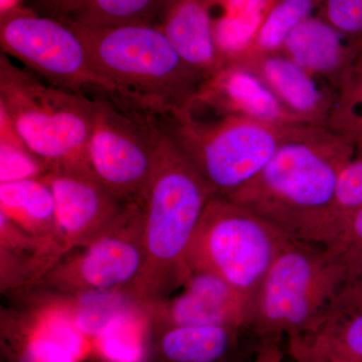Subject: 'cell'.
Here are the masks:
<instances>
[{"label":"cell","mask_w":362,"mask_h":362,"mask_svg":"<svg viewBox=\"0 0 362 362\" xmlns=\"http://www.w3.org/2000/svg\"><path fill=\"white\" fill-rule=\"evenodd\" d=\"M325 247L346 271L349 281L362 272V206L337 214Z\"/></svg>","instance_id":"obj_24"},{"label":"cell","mask_w":362,"mask_h":362,"mask_svg":"<svg viewBox=\"0 0 362 362\" xmlns=\"http://www.w3.org/2000/svg\"><path fill=\"white\" fill-rule=\"evenodd\" d=\"M211 0H168L156 25L190 68L213 80L223 68L214 40Z\"/></svg>","instance_id":"obj_16"},{"label":"cell","mask_w":362,"mask_h":362,"mask_svg":"<svg viewBox=\"0 0 362 362\" xmlns=\"http://www.w3.org/2000/svg\"><path fill=\"white\" fill-rule=\"evenodd\" d=\"M362 206V157H354L342 169L337 192V214Z\"/></svg>","instance_id":"obj_29"},{"label":"cell","mask_w":362,"mask_h":362,"mask_svg":"<svg viewBox=\"0 0 362 362\" xmlns=\"http://www.w3.org/2000/svg\"><path fill=\"white\" fill-rule=\"evenodd\" d=\"M144 258L141 209L131 202L108 230L64 254L40 283L66 296L128 293L139 278Z\"/></svg>","instance_id":"obj_10"},{"label":"cell","mask_w":362,"mask_h":362,"mask_svg":"<svg viewBox=\"0 0 362 362\" xmlns=\"http://www.w3.org/2000/svg\"><path fill=\"white\" fill-rule=\"evenodd\" d=\"M240 362H295L281 342L259 343L257 349Z\"/></svg>","instance_id":"obj_31"},{"label":"cell","mask_w":362,"mask_h":362,"mask_svg":"<svg viewBox=\"0 0 362 362\" xmlns=\"http://www.w3.org/2000/svg\"><path fill=\"white\" fill-rule=\"evenodd\" d=\"M328 128L346 138L356 149V157H362V104L335 102Z\"/></svg>","instance_id":"obj_28"},{"label":"cell","mask_w":362,"mask_h":362,"mask_svg":"<svg viewBox=\"0 0 362 362\" xmlns=\"http://www.w3.org/2000/svg\"><path fill=\"white\" fill-rule=\"evenodd\" d=\"M42 177L54 194L64 254L108 230L131 204L117 199L90 176L49 170Z\"/></svg>","instance_id":"obj_11"},{"label":"cell","mask_w":362,"mask_h":362,"mask_svg":"<svg viewBox=\"0 0 362 362\" xmlns=\"http://www.w3.org/2000/svg\"><path fill=\"white\" fill-rule=\"evenodd\" d=\"M350 281H351V282L356 283V284H358L362 287V272L358 276H357V277L352 279V280Z\"/></svg>","instance_id":"obj_32"},{"label":"cell","mask_w":362,"mask_h":362,"mask_svg":"<svg viewBox=\"0 0 362 362\" xmlns=\"http://www.w3.org/2000/svg\"><path fill=\"white\" fill-rule=\"evenodd\" d=\"M349 282L325 247L289 240L252 299L249 328L259 343L311 330Z\"/></svg>","instance_id":"obj_6"},{"label":"cell","mask_w":362,"mask_h":362,"mask_svg":"<svg viewBox=\"0 0 362 362\" xmlns=\"http://www.w3.org/2000/svg\"><path fill=\"white\" fill-rule=\"evenodd\" d=\"M337 102L362 104V52L354 62L347 80L338 90Z\"/></svg>","instance_id":"obj_30"},{"label":"cell","mask_w":362,"mask_h":362,"mask_svg":"<svg viewBox=\"0 0 362 362\" xmlns=\"http://www.w3.org/2000/svg\"><path fill=\"white\" fill-rule=\"evenodd\" d=\"M251 306V298L221 279L192 272L175 296L148 308L153 328L195 325L249 328Z\"/></svg>","instance_id":"obj_13"},{"label":"cell","mask_w":362,"mask_h":362,"mask_svg":"<svg viewBox=\"0 0 362 362\" xmlns=\"http://www.w3.org/2000/svg\"><path fill=\"white\" fill-rule=\"evenodd\" d=\"M66 300L78 329L90 341L99 337L111 322L138 306L127 292H88Z\"/></svg>","instance_id":"obj_22"},{"label":"cell","mask_w":362,"mask_h":362,"mask_svg":"<svg viewBox=\"0 0 362 362\" xmlns=\"http://www.w3.org/2000/svg\"><path fill=\"white\" fill-rule=\"evenodd\" d=\"M93 100L90 175L120 201L138 202L153 175L163 137L157 117L115 97Z\"/></svg>","instance_id":"obj_8"},{"label":"cell","mask_w":362,"mask_h":362,"mask_svg":"<svg viewBox=\"0 0 362 362\" xmlns=\"http://www.w3.org/2000/svg\"><path fill=\"white\" fill-rule=\"evenodd\" d=\"M0 108L21 141L49 170L92 177L88 152L94 100L49 84L1 54Z\"/></svg>","instance_id":"obj_4"},{"label":"cell","mask_w":362,"mask_h":362,"mask_svg":"<svg viewBox=\"0 0 362 362\" xmlns=\"http://www.w3.org/2000/svg\"><path fill=\"white\" fill-rule=\"evenodd\" d=\"M206 101L214 105L221 115L279 125L306 124L281 103L258 76L235 64H225L223 70L207 83L201 103Z\"/></svg>","instance_id":"obj_17"},{"label":"cell","mask_w":362,"mask_h":362,"mask_svg":"<svg viewBox=\"0 0 362 362\" xmlns=\"http://www.w3.org/2000/svg\"><path fill=\"white\" fill-rule=\"evenodd\" d=\"M164 134L214 195L228 197L258 175L284 143L313 125H279L245 117L197 120L194 114L157 117Z\"/></svg>","instance_id":"obj_5"},{"label":"cell","mask_w":362,"mask_h":362,"mask_svg":"<svg viewBox=\"0 0 362 362\" xmlns=\"http://www.w3.org/2000/svg\"><path fill=\"white\" fill-rule=\"evenodd\" d=\"M1 54L20 62L49 84L85 94L97 88L113 96V87L97 71L84 40L68 23L32 9L11 6L0 16Z\"/></svg>","instance_id":"obj_9"},{"label":"cell","mask_w":362,"mask_h":362,"mask_svg":"<svg viewBox=\"0 0 362 362\" xmlns=\"http://www.w3.org/2000/svg\"><path fill=\"white\" fill-rule=\"evenodd\" d=\"M66 23L84 40L97 71L123 103L156 117L192 113L201 103L209 82L185 63L156 23Z\"/></svg>","instance_id":"obj_3"},{"label":"cell","mask_w":362,"mask_h":362,"mask_svg":"<svg viewBox=\"0 0 362 362\" xmlns=\"http://www.w3.org/2000/svg\"><path fill=\"white\" fill-rule=\"evenodd\" d=\"M213 195L163 132L153 175L137 202L142 213L145 258L139 278L128 292L136 302L156 306L187 282L192 275L190 245Z\"/></svg>","instance_id":"obj_2"},{"label":"cell","mask_w":362,"mask_h":362,"mask_svg":"<svg viewBox=\"0 0 362 362\" xmlns=\"http://www.w3.org/2000/svg\"><path fill=\"white\" fill-rule=\"evenodd\" d=\"M0 214L23 232L62 247L57 226L56 202L51 187L44 178L0 183Z\"/></svg>","instance_id":"obj_20"},{"label":"cell","mask_w":362,"mask_h":362,"mask_svg":"<svg viewBox=\"0 0 362 362\" xmlns=\"http://www.w3.org/2000/svg\"><path fill=\"white\" fill-rule=\"evenodd\" d=\"M289 238L228 197L207 202L188 252L190 271L225 281L251 298Z\"/></svg>","instance_id":"obj_7"},{"label":"cell","mask_w":362,"mask_h":362,"mask_svg":"<svg viewBox=\"0 0 362 362\" xmlns=\"http://www.w3.org/2000/svg\"><path fill=\"white\" fill-rule=\"evenodd\" d=\"M286 346L362 362V287L347 282L322 319L311 330L288 338Z\"/></svg>","instance_id":"obj_18"},{"label":"cell","mask_w":362,"mask_h":362,"mask_svg":"<svg viewBox=\"0 0 362 362\" xmlns=\"http://www.w3.org/2000/svg\"><path fill=\"white\" fill-rule=\"evenodd\" d=\"M152 334L149 362H240L259 342L247 327L168 326Z\"/></svg>","instance_id":"obj_14"},{"label":"cell","mask_w":362,"mask_h":362,"mask_svg":"<svg viewBox=\"0 0 362 362\" xmlns=\"http://www.w3.org/2000/svg\"><path fill=\"white\" fill-rule=\"evenodd\" d=\"M354 157L356 149L346 138L314 126L284 143L258 175L228 199L290 240L323 247L337 218L340 175Z\"/></svg>","instance_id":"obj_1"},{"label":"cell","mask_w":362,"mask_h":362,"mask_svg":"<svg viewBox=\"0 0 362 362\" xmlns=\"http://www.w3.org/2000/svg\"><path fill=\"white\" fill-rule=\"evenodd\" d=\"M0 151V183L42 177L49 170L47 164L21 141L4 114H1Z\"/></svg>","instance_id":"obj_25"},{"label":"cell","mask_w":362,"mask_h":362,"mask_svg":"<svg viewBox=\"0 0 362 362\" xmlns=\"http://www.w3.org/2000/svg\"><path fill=\"white\" fill-rule=\"evenodd\" d=\"M228 63L244 66L258 76L279 101L304 123L328 128L337 90L282 52H262L247 47L226 59L225 64Z\"/></svg>","instance_id":"obj_12"},{"label":"cell","mask_w":362,"mask_h":362,"mask_svg":"<svg viewBox=\"0 0 362 362\" xmlns=\"http://www.w3.org/2000/svg\"><path fill=\"white\" fill-rule=\"evenodd\" d=\"M318 8V0H276L255 33L250 47L279 52L288 35Z\"/></svg>","instance_id":"obj_23"},{"label":"cell","mask_w":362,"mask_h":362,"mask_svg":"<svg viewBox=\"0 0 362 362\" xmlns=\"http://www.w3.org/2000/svg\"><path fill=\"white\" fill-rule=\"evenodd\" d=\"M152 327L148 308L136 307L92 340L95 354L100 362H149Z\"/></svg>","instance_id":"obj_21"},{"label":"cell","mask_w":362,"mask_h":362,"mask_svg":"<svg viewBox=\"0 0 362 362\" xmlns=\"http://www.w3.org/2000/svg\"><path fill=\"white\" fill-rule=\"evenodd\" d=\"M317 9L350 44L362 47V0H318Z\"/></svg>","instance_id":"obj_27"},{"label":"cell","mask_w":362,"mask_h":362,"mask_svg":"<svg viewBox=\"0 0 362 362\" xmlns=\"http://www.w3.org/2000/svg\"><path fill=\"white\" fill-rule=\"evenodd\" d=\"M11 362H86L58 342L18 327Z\"/></svg>","instance_id":"obj_26"},{"label":"cell","mask_w":362,"mask_h":362,"mask_svg":"<svg viewBox=\"0 0 362 362\" xmlns=\"http://www.w3.org/2000/svg\"><path fill=\"white\" fill-rule=\"evenodd\" d=\"M168 0H39L40 11L86 26L157 23Z\"/></svg>","instance_id":"obj_19"},{"label":"cell","mask_w":362,"mask_h":362,"mask_svg":"<svg viewBox=\"0 0 362 362\" xmlns=\"http://www.w3.org/2000/svg\"><path fill=\"white\" fill-rule=\"evenodd\" d=\"M279 52L338 92L362 47L350 44L319 14H312L292 30Z\"/></svg>","instance_id":"obj_15"}]
</instances>
